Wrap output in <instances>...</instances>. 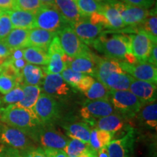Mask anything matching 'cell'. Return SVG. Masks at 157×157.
I'll return each instance as SVG.
<instances>
[{
    "mask_svg": "<svg viewBox=\"0 0 157 157\" xmlns=\"http://www.w3.org/2000/svg\"><path fill=\"white\" fill-rule=\"evenodd\" d=\"M17 10L16 0H0V10L10 11Z\"/></svg>",
    "mask_w": 157,
    "mask_h": 157,
    "instance_id": "48",
    "label": "cell"
},
{
    "mask_svg": "<svg viewBox=\"0 0 157 157\" xmlns=\"http://www.w3.org/2000/svg\"><path fill=\"white\" fill-rule=\"evenodd\" d=\"M95 1L99 3H104V2H107L110 1V0H95Z\"/></svg>",
    "mask_w": 157,
    "mask_h": 157,
    "instance_id": "58",
    "label": "cell"
},
{
    "mask_svg": "<svg viewBox=\"0 0 157 157\" xmlns=\"http://www.w3.org/2000/svg\"><path fill=\"white\" fill-rule=\"evenodd\" d=\"M18 85L16 80L11 76L0 72V93L5 95Z\"/></svg>",
    "mask_w": 157,
    "mask_h": 157,
    "instance_id": "40",
    "label": "cell"
},
{
    "mask_svg": "<svg viewBox=\"0 0 157 157\" xmlns=\"http://www.w3.org/2000/svg\"><path fill=\"white\" fill-rule=\"evenodd\" d=\"M5 150L7 151V152L8 153L10 157H23L21 156V154H20L19 151L17 150V149L8 147V148H6Z\"/></svg>",
    "mask_w": 157,
    "mask_h": 157,
    "instance_id": "54",
    "label": "cell"
},
{
    "mask_svg": "<svg viewBox=\"0 0 157 157\" xmlns=\"http://www.w3.org/2000/svg\"><path fill=\"white\" fill-rule=\"evenodd\" d=\"M136 117L141 125L156 131L157 129L156 101L142 105Z\"/></svg>",
    "mask_w": 157,
    "mask_h": 157,
    "instance_id": "23",
    "label": "cell"
},
{
    "mask_svg": "<svg viewBox=\"0 0 157 157\" xmlns=\"http://www.w3.org/2000/svg\"><path fill=\"white\" fill-rule=\"evenodd\" d=\"M23 90L21 85H17L13 90H10L9 93L5 94L2 98L1 101L7 105H14L17 104L19 102L22 101L23 98Z\"/></svg>",
    "mask_w": 157,
    "mask_h": 157,
    "instance_id": "36",
    "label": "cell"
},
{
    "mask_svg": "<svg viewBox=\"0 0 157 157\" xmlns=\"http://www.w3.org/2000/svg\"><path fill=\"white\" fill-rule=\"evenodd\" d=\"M128 5L142 7L145 9H150L154 6L156 0H120Z\"/></svg>",
    "mask_w": 157,
    "mask_h": 157,
    "instance_id": "45",
    "label": "cell"
},
{
    "mask_svg": "<svg viewBox=\"0 0 157 157\" xmlns=\"http://www.w3.org/2000/svg\"><path fill=\"white\" fill-rule=\"evenodd\" d=\"M1 13H2V11H1V10H0V15H1Z\"/></svg>",
    "mask_w": 157,
    "mask_h": 157,
    "instance_id": "60",
    "label": "cell"
},
{
    "mask_svg": "<svg viewBox=\"0 0 157 157\" xmlns=\"http://www.w3.org/2000/svg\"><path fill=\"white\" fill-rule=\"evenodd\" d=\"M0 142L19 151L34 147L33 140L23 131L2 124Z\"/></svg>",
    "mask_w": 157,
    "mask_h": 157,
    "instance_id": "9",
    "label": "cell"
},
{
    "mask_svg": "<svg viewBox=\"0 0 157 157\" xmlns=\"http://www.w3.org/2000/svg\"><path fill=\"white\" fill-rule=\"evenodd\" d=\"M77 6L80 14L84 17L90 16L92 13L98 12L101 8V3L95 0H74Z\"/></svg>",
    "mask_w": 157,
    "mask_h": 157,
    "instance_id": "34",
    "label": "cell"
},
{
    "mask_svg": "<svg viewBox=\"0 0 157 157\" xmlns=\"http://www.w3.org/2000/svg\"><path fill=\"white\" fill-rule=\"evenodd\" d=\"M98 12L104 15L111 30H113V29L119 30L126 27V25L121 19L119 13L109 2L101 3V8Z\"/></svg>",
    "mask_w": 157,
    "mask_h": 157,
    "instance_id": "29",
    "label": "cell"
},
{
    "mask_svg": "<svg viewBox=\"0 0 157 157\" xmlns=\"http://www.w3.org/2000/svg\"><path fill=\"white\" fill-rule=\"evenodd\" d=\"M147 62L149 63L154 65L155 66H157V45L156 44H155L154 48H153Z\"/></svg>",
    "mask_w": 157,
    "mask_h": 157,
    "instance_id": "51",
    "label": "cell"
},
{
    "mask_svg": "<svg viewBox=\"0 0 157 157\" xmlns=\"http://www.w3.org/2000/svg\"><path fill=\"white\" fill-rule=\"evenodd\" d=\"M60 74H61L64 81L73 88L76 87V85L84 76V74L75 71L68 67L65 68Z\"/></svg>",
    "mask_w": 157,
    "mask_h": 157,
    "instance_id": "37",
    "label": "cell"
},
{
    "mask_svg": "<svg viewBox=\"0 0 157 157\" xmlns=\"http://www.w3.org/2000/svg\"><path fill=\"white\" fill-rule=\"evenodd\" d=\"M84 94L88 100H109L110 90L97 79Z\"/></svg>",
    "mask_w": 157,
    "mask_h": 157,
    "instance_id": "32",
    "label": "cell"
},
{
    "mask_svg": "<svg viewBox=\"0 0 157 157\" xmlns=\"http://www.w3.org/2000/svg\"><path fill=\"white\" fill-rule=\"evenodd\" d=\"M28 29H13L7 37L2 40L12 50L29 48Z\"/></svg>",
    "mask_w": 157,
    "mask_h": 157,
    "instance_id": "26",
    "label": "cell"
},
{
    "mask_svg": "<svg viewBox=\"0 0 157 157\" xmlns=\"http://www.w3.org/2000/svg\"><path fill=\"white\" fill-rule=\"evenodd\" d=\"M134 78L126 72H114L105 79V85L110 90H128Z\"/></svg>",
    "mask_w": 157,
    "mask_h": 157,
    "instance_id": "27",
    "label": "cell"
},
{
    "mask_svg": "<svg viewBox=\"0 0 157 157\" xmlns=\"http://www.w3.org/2000/svg\"><path fill=\"white\" fill-rule=\"evenodd\" d=\"M23 157H48L42 147H31L26 150L20 151Z\"/></svg>",
    "mask_w": 157,
    "mask_h": 157,
    "instance_id": "43",
    "label": "cell"
},
{
    "mask_svg": "<svg viewBox=\"0 0 157 157\" xmlns=\"http://www.w3.org/2000/svg\"><path fill=\"white\" fill-rule=\"evenodd\" d=\"M44 6H50V5H54L55 0H40Z\"/></svg>",
    "mask_w": 157,
    "mask_h": 157,
    "instance_id": "56",
    "label": "cell"
},
{
    "mask_svg": "<svg viewBox=\"0 0 157 157\" xmlns=\"http://www.w3.org/2000/svg\"><path fill=\"white\" fill-rule=\"evenodd\" d=\"M95 79L94 78L93 76L88 75V74H84V76L76 85V89H77L78 91L82 92V93H85L91 87L92 84L95 82Z\"/></svg>",
    "mask_w": 157,
    "mask_h": 157,
    "instance_id": "44",
    "label": "cell"
},
{
    "mask_svg": "<svg viewBox=\"0 0 157 157\" xmlns=\"http://www.w3.org/2000/svg\"><path fill=\"white\" fill-rule=\"evenodd\" d=\"M10 61L11 63L13 64V66L15 68V69H16L17 71H19L20 73L22 72L23 68L25 67V65L28 63L24 58L17 59V60H10Z\"/></svg>",
    "mask_w": 157,
    "mask_h": 157,
    "instance_id": "50",
    "label": "cell"
},
{
    "mask_svg": "<svg viewBox=\"0 0 157 157\" xmlns=\"http://www.w3.org/2000/svg\"><path fill=\"white\" fill-rule=\"evenodd\" d=\"M34 142L39 143L42 148L62 149L63 150L68 139L61 132L54 128L53 125L41 124L29 135Z\"/></svg>",
    "mask_w": 157,
    "mask_h": 157,
    "instance_id": "4",
    "label": "cell"
},
{
    "mask_svg": "<svg viewBox=\"0 0 157 157\" xmlns=\"http://www.w3.org/2000/svg\"><path fill=\"white\" fill-rule=\"evenodd\" d=\"M16 7L17 10L36 13L44 5L40 0H16Z\"/></svg>",
    "mask_w": 157,
    "mask_h": 157,
    "instance_id": "38",
    "label": "cell"
},
{
    "mask_svg": "<svg viewBox=\"0 0 157 157\" xmlns=\"http://www.w3.org/2000/svg\"><path fill=\"white\" fill-rule=\"evenodd\" d=\"M57 34L39 28H34L29 30V47H35L48 52L52 39Z\"/></svg>",
    "mask_w": 157,
    "mask_h": 157,
    "instance_id": "24",
    "label": "cell"
},
{
    "mask_svg": "<svg viewBox=\"0 0 157 157\" xmlns=\"http://www.w3.org/2000/svg\"><path fill=\"white\" fill-rule=\"evenodd\" d=\"M109 101L116 112L125 119L136 117L142 107L137 98L129 90H110Z\"/></svg>",
    "mask_w": 157,
    "mask_h": 157,
    "instance_id": "3",
    "label": "cell"
},
{
    "mask_svg": "<svg viewBox=\"0 0 157 157\" xmlns=\"http://www.w3.org/2000/svg\"><path fill=\"white\" fill-rule=\"evenodd\" d=\"M136 141V133L132 127L122 137L111 140L107 146L109 157H132Z\"/></svg>",
    "mask_w": 157,
    "mask_h": 157,
    "instance_id": "12",
    "label": "cell"
},
{
    "mask_svg": "<svg viewBox=\"0 0 157 157\" xmlns=\"http://www.w3.org/2000/svg\"><path fill=\"white\" fill-rule=\"evenodd\" d=\"M33 111L39 121L44 125H53L60 119V105L54 97L41 93L35 103Z\"/></svg>",
    "mask_w": 157,
    "mask_h": 157,
    "instance_id": "5",
    "label": "cell"
},
{
    "mask_svg": "<svg viewBox=\"0 0 157 157\" xmlns=\"http://www.w3.org/2000/svg\"><path fill=\"white\" fill-rule=\"evenodd\" d=\"M0 157H10V156L8 153L7 152V151L5 150V148H4L3 150L0 151Z\"/></svg>",
    "mask_w": 157,
    "mask_h": 157,
    "instance_id": "57",
    "label": "cell"
},
{
    "mask_svg": "<svg viewBox=\"0 0 157 157\" xmlns=\"http://www.w3.org/2000/svg\"><path fill=\"white\" fill-rule=\"evenodd\" d=\"M1 127H2V123H0V131H1Z\"/></svg>",
    "mask_w": 157,
    "mask_h": 157,
    "instance_id": "59",
    "label": "cell"
},
{
    "mask_svg": "<svg viewBox=\"0 0 157 157\" xmlns=\"http://www.w3.org/2000/svg\"><path fill=\"white\" fill-rule=\"evenodd\" d=\"M98 157H109V153H108L107 150V146L102 147L97 151Z\"/></svg>",
    "mask_w": 157,
    "mask_h": 157,
    "instance_id": "55",
    "label": "cell"
},
{
    "mask_svg": "<svg viewBox=\"0 0 157 157\" xmlns=\"http://www.w3.org/2000/svg\"><path fill=\"white\" fill-rule=\"evenodd\" d=\"M87 18L93 24L101 25L104 29H111L106 19L105 18L104 15L102 13H99V12H95V13H92L90 16L87 17Z\"/></svg>",
    "mask_w": 157,
    "mask_h": 157,
    "instance_id": "41",
    "label": "cell"
},
{
    "mask_svg": "<svg viewBox=\"0 0 157 157\" xmlns=\"http://www.w3.org/2000/svg\"><path fill=\"white\" fill-rule=\"evenodd\" d=\"M5 12H7V14L9 15L13 29H23L30 30L36 28L35 13L21 10H13Z\"/></svg>",
    "mask_w": 157,
    "mask_h": 157,
    "instance_id": "20",
    "label": "cell"
},
{
    "mask_svg": "<svg viewBox=\"0 0 157 157\" xmlns=\"http://www.w3.org/2000/svg\"><path fill=\"white\" fill-rule=\"evenodd\" d=\"M44 151L48 157H68L67 154L62 149H55L43 148Z\"/></svg>",
    "mask_w": 157,
    "mask_h": 157,
    "instance_id": "49",
    "label": "cell"
},
{
    "mask_svg": "<svg viewBox=\"0 0 157 157\" xmlns=\"http://www.w3.org/2000/svg\"><path fill=\"white\" fill-rule=\"evenodd\" d=\"M122 71H124L121 69L119 61L113 59L98 57L94 77L105 84V79L110 74L114 72Z\"/></svg>",
    "mask_w": 157,
    "mask_h": 157,
    "instance_id": "22",
    "label": "cell"
},
{
    "mask_svg": "<svg viewBox=\"0 0 157 157\" xmlns=\"http://www.w3.org/2000/svg\"><path fill=\"white\" fill-rule=\"evenodd\" d=\"M23 50L24 49H16L12 51V53L10 56V60H17V59L23 58Z\"/></svg>",
    "mask_w": 157,
    "mask_h": 157,
    "instance_id": "53",
    "label": "cell"
},
{
    "mask_svg": "<svg viewBox=\"0 0 157 157\" xmlns=\"http://www.w3.org/2000/svg\"><path fill=\"white\" fill-rule=\"evenodd\" d=\"M54 6L69 25L83 18L74 0H55Z\"/></svg>",
    "mask_w": 157,
    "mask_h": 157,
    "instance_id": "21",
    "label": "cell"
},
{
    "mask_svg": "<svg viewBox=\"0 0 157 157\" xmlns=\"http://www.w3.org/2000/svg\"><path fill=\"white\" fill-rule=\"evenodd\" d=\"M21 87L23 90V98L22 101L16 104L20 106L28 109H33L35 103L42 93V88L39 86L28 85V84H21Z\"/></svg>",
    "mask_w": 157,
    "mask_h": 157,
    "instance_id": "30",
    "label": "cell"
},
{
    "mask_svg": "<svg viewBox=\"0 0 157 157\" xmlns=\"http://www.w3.org/2000/svg\"><path fill=\"white\" fill-rule=\"evenodd\" d=\"M89 144H87L81 140L71 138L68 140L67 144L63 148V151L67 154L68 157L78 156L87 148Z\"/></svg>",
    "mask_w": 157,
    "mask_h": 157,
    "instance_id": "35",
    "label": "cell"
},
{
    "mask_svg": "<svg viewBox=\"0 0 157 157\" xmlns=\"http://www.w3.org/2000/svg\"><path fill=\"white\" fill-rule=\"evenodd\" d=\"M113 137H114V134L112 132L97 129V137L100 144H101V148L104 146H107L110 142L113 140Z\"/></svg>",
    "mask_w": 157,
    "mask_h": 157,
    "instance_id": "42",
    "label": "cell"
},
{
    "mask_svg": "<svg viewBox=\"0 0 157 157\" xmlns=\"http://www.w3.org/2000/svg\"><path fill=\"white\" fill-rule=\"evenodd\" d=\"M74 157H77V156H74Z\"/></svg>",
    "mask_w": 157,
    "mask_h": 157,
    "instance_id": "61",
    "label": "cell"
},
{
    "mask_svg": "<svg viewBox=\"0 0 157 157\" xmlns=\"http://www.w3.org/2000/svg\"><path fill=\"white\" fill-rule=\"evenodd\" d=\"M129 90L136 96L142 105L156 101V84L134 78Z\"/></svg>",
    "mask_w": 157,
    "mask_h": 157,
    "instance_id": "17",
    "label": "cell"
},
{
    "mask_svg": "<svg viewBox=\"0 0 157 157\" xmlns=\"http://www.w3.org/2000/svg\"><path fill=\"white\" fill-rule=\"evenodd\" d=\"M70 25L78 38L87 46L91 45L94 40L103 33L104 29L101 25L92 23L87 17H83Z\"/></svg>",
    "mask_w": 157,
    "mask_h": 157,
    "instance_id": "15",
    "label": "cell"
},
{
    "mask_svg": "<svg viewBox=\"0 0 157 157\" xmlns=\"http://www.w3.org/2000/svg\"><path fill=\"white\" fill-rule=\"evenodd\" d=\"M0 121L21 129L28 136L34 129L42 124L32 109H25L16 104L0 108Z\"/></svg>",
    "mask_w": 157,
    "mask_h": 157,
    "instance_id": "2",
    "label": "cell"
},
{
    "mask_svg": "<svg viewBox=\"0 0 157 157\" xmlns=\"http://www.w3.org/2000/svg\"><path fill=\"white\" fill-rule=\"evenodd\" d=\"M42 84L44 93L54 98L66 97L71 93L69 85L64 81L60 74H46Z\"/></svg>",
    "mask_w": 157,
    "mask_h": 157,
    "instance_id": "16",
    "label": "cell"
},
{
    "mask_svg": "<svg viewBox=\"0 0 157 157\" xmlns=\"http://www.w3.org/2000/svg\"><path fill=\"white\" fill-rule=\"evenodd\" d=\"M121 69L132 77L137 80L157 83L156 66L148 62H137L129 64L126 62L119 61Z\"/></svg>",
    "mask_w": 157,
    "mask_h": 157,
    "instance_id": "13",
    "label": "cell"
},
{
    "mask_svg": "<svg viewBox=\"0 0 157 157\" xmlns=\"http://www.w3.org/2000/svg\"><path fill=\"white\" fill-rule=\"evenodd\" d=\"M105 58L117 61H125L131 51V39L129 35L123 34L102 33L91 44Z\"/></svg>",
    "mask_w": 157,
    "mask_h": 157,
    "instance_id": "1",
    "label": "cell"
},
{
    "mask_svg": "<svg viewBox=\"0 0 157 157\" xmlns=\"http://www.w3.org/2000/svg\"><path fill=\"white\" fill-rule=\"evenodd\" d=\"M44 74V71L39 66L36 65L27 63L21 72L23 84L39 86L42 83L45 76Z\"/></svg>",
    "mask_w": 157,
    "mask_h": 157,
    "instance_id": "28",
    "label": "cell"
},
{
    "mask_svg": "<svg viewBox=\"0 0 157 157\" xmlns=\"http://www.w3.org/2000/svg\"><path fill=\"white\" fill-rule=\"evenodd\" d=\"M89 145L92 148L94 149V150L96 151L101 148V144H100L99 141H98V137H97V129L95 128V127L91 129V132H90V136Z\"/></svg>",
    "mask_w": 157,
    "mask_h": 157,
    "instance_id": "47",
    "label": "cell"
},
{
    "mask_svg": "<svg viewBox=\"0 0 157 157\" xmlns=\"http://www.w3.org/2000/svg\"><path fill=\"white\" fill-rule=\"evenodd\" d=\"M13 29V25L7 12L2 11L0 15V41H2L7 37Z\"/></svg>",
    "mask_w": 157,
    "mask_h": 157,
    "instance_id": "39",
    "label": "cell"
},
{
    "mask_svg": "<svg viewBox=\"0 0 157 157\" xmlns=\"http://www.w3.org/2000/svg\"><path fill=\"white\" fill-rule=\"evenodd\" d=\"M129 36L131 39V51L137 62H147L153 48L156 44L157 39L142 30Z\"/></svg>",
    "mask_w": 157,
    "mask_h": 157,
    "instance_id": "11",
    "label": "cell"
},
{
    "mask_svg": "<svg viewBox=\"0 0 157 157\" xmlns=\"http://www.w3.org/2000/svg\"><path fill=\"white\" fill-rule=\"evenodd\" d=\"M63 128L71 138L77 139L89 144L91 129L88 124L84 121H73L65 124L63 125Z\"/></svg>",
    "mask_w": 157,
    "mask_h": 157,
    "instance_id": "25",
    "label": "cell"
},
{
    "mask_svg": "<svg viewBox=\"0 0 157 157\" xmlns=\"http://www.w3.org/2000/svg\"><path fill=\"white\" fill-rule=\"evenodd\" d=\"M68 25L54 5L44 6L35 13L36 28L58 34Z\"/></svg>",
    "mask_w": 157,
    "mask_h": 157,
    "instance_id": "6",
    "label": "cell"
},
{
    "mask_svg": "<svg viewBox=\"0 0 157 157\" xmlns=\"http://www.w3.org/2000/svg\"></svg>",
    "mask_w": 157,
    "mask_h": 157,
    "instance_id": "62",
    "label": "cell"
},
{
    "mask_svg": "<svg viewBox=\"0 0 157 157\" xmlns=\"http://www.w3.org/2000/svg\"><path fill=\"white\" fill-rule=\"evenodd\" d=\"M117 113L109 100H86L80 109V115L84 122L94 127L101 118Z\"/></svg>",
    "mask_w": 157,
    "mask_h": 157,
    "instance_id": "7",
    "label": "cell"
},
{
    "mask_svg": "<svg viewBox=\"0 0 157 157\" xmlns=\"http://www.w3.org/2000/svg\"><path fill=\"white\" fill-rule=\"evenodd\" d=\"M127 120V119L122 116L115 113L98 119L95 121L94 127L98 129L105 130L116 134L122 130L127 131L129 127H131L128 124Z\"/></svg>",
    "mask_w": 157,
    "mask_h": 157,
    "instance_id": "19",
    "label": "cell"
},
{
    "mask_svg": "<svg viewBox=\"0 0 157 157\" xmlns=\"http://www.w3.org/2000/svg\"><path fill=\"white\" fill-rule=\"evenodd\" d=\"M57 35L64 52L70 58H75L91 52L89 47L78 38L70 25H66Z\"/></svg>",
    "mask_w": 157,
    "mask_h": 157,
    "instance_id": "8",
    "label": "cell"
},
{
    "mask_svg": "<svg viewBox=\"0 0 157 157\" xmlns=\"http://www.w3.org/2000/svg\"><path fill=\"white\" fill-rule=\"evenodd\" d=\"M49 62L44 72L46 74H61V72L67 67V65L63 60L65 52L63 50L58 35L52 39L48 50Z\"/></svg>",
    "mask_w": 157,
    "mask_h": 157,
    "instance_id": "14",
    "label": "cell"
},
{
    "mask_svg": "<svg viewBox=\"0 0 157 157\" xmlns=\"http://www.w3.org/2000/svg\"><path fill=\"white\" fill-rule=\"evenodd\" d=\"M77 157H98V154L96 151L94 150L89 146L84 151L82 154H80Z\"/></svg>",
    "mask_w": 157,
    "mask_h": 157,
    "instance_id": "52",
    "label": "cell"
},
{
    "mask_svg": "<svg viewBox=\"0 0 157 157\" xmlns=\"http://www.w3.org/2000/svg\"><path fill=\"white\" fill-rule=\"evenodd\" d=\"M98 57L91 51L88 53L71 58L67 67L75 71L88 74L94 77Z\"/></svg>",
    "mask_w": 157,
    "mask_h": 157,
    "instance_id": "18",
    "label": "cell"
},
{
    "mask_svg": "<svg viewBox=\"0 0 157 157\" xmlns=\"http://www.w3.org/2000/svg\"><path fill=\"white\" fill-rule=\"evenodd\" d=\"M109 2L118 11L126 26H137L150 14V9L135 7L120 0H110Z\"/></svg>",
    "mask_w": 157,
    "mask_h": 157,
    "instance_id": "10",
    "label": "cell"
},
{
    "mask_svg": "<svg viewBox=\"0 0 157 157\" xmlns=\"http://www.w3.org/2000/svg\"><path fill=\"white\" fill-rule=\"evenodd\" d=\"M23 58L28 63L40 66H47L49 56L47 51L35 47H29L23 50Z\"/></svg>",
    "mask_w": 157,
    "mask_h": 157,
    "instance_id": "31",
    "label": "cell"
},
{
    "mask_svg": "<svg viewBox=\"0 0 157 157\" xmlns=\"http://www.w3.org/2000/svg\"><path fill=\"white\" fill-rule=\"evenodd\" d=\"M138 25L139 28H141L140 30L146 31L154 39H157L156 6H155L154 9L150 10V14L148 16Z\"/></svg>",
    "mask_w": 157,
    "mask_h": 157,
    "instance_id": "33",
    "label": "cell"
},
{
    "mask_svg": "<svg viewBox=\"0 0 157 157\" xmlns=\"http://www.w3.org/2000/svg\"><path fill=\"white\" fill-rule=\"evenodd\" d=\"M12 51L13 50L3 41H0V67L10 58Z\"/></svg>",
    "mask_w": 157,
    "mask_h": 157,
    "instance_id": "46",
    "label": "cell"
}]
</instances>
